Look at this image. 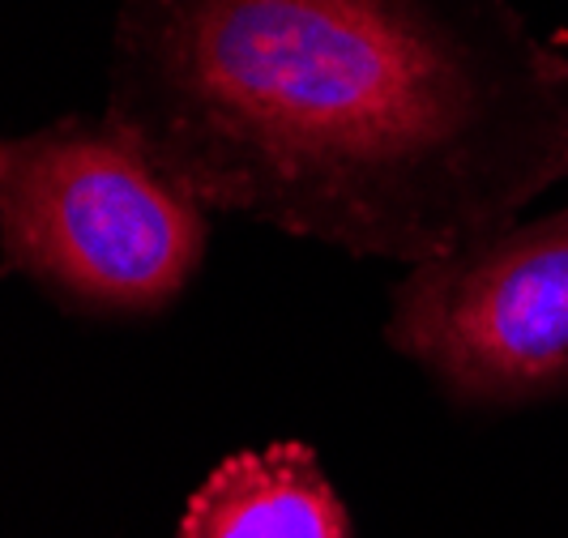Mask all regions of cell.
Instances as JSON below:
<instances>
[{"instance_id": "obj_1", "label": "cell", "mask_w": 568, "mask_h": 538, "mask_svg": "<svg viewBox=\"0 0 568 538\" xmlns=\"http://www.w3.org/2000/svg\"><path fill=\"white\" fill-rule=\"evenodd\" d=\"M103 120L201 210L419 265L568 180V52L513 0H120Z\"/></svg>"}, {"instance_id": "obj_2", "label": "cell", "mask_w": 568, "mask_h": 538, "mask_svg": "<svg viewBox=\"0 0 568 538\" xmlns=\"http://www.w3.org/2000/svg\"><path fill=\"white\" fill-rule=\"evenodd\" d=\"M210 244L205 210L108 120L0 138V261L69 308L163 312Z\"/></svg>"}, {"instance_id": "obj_3", "label": "cell", "mask_w": 568, "mask_h": 538, "mask_svg": "<svg viewBox=\"0 0 568 538\" xmlns=\"http://www.w3.org/2000/svg\"><path fill=\"white\" fill-rule=\"evenodd\" d=\"M385 334L466 406L568 394V205L410 265Z\"/></svg>"}, {"instance_id": "obj_4", "label": "cell", "mask_w": 568, "mask_h": 538, "mask_svg": "<svg viewBox=\"0 0 568 538\" xmlns=\"http://www.w3.org/2000/svg\"><path fill=\"white\" fill-rule=\"evenodd\" d=\"M175 538H351V517L308 445H270L205 475Z\"/></svg>"}]
</instances>
